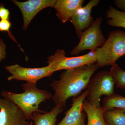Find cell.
Instances as JSON below:
<instances>
[{
  "instance_id": "6da1fadb",
  "label": "cell",
  "mask_w": 125,
  "mask_h": 125,
  "mask_svg": "<svg viewBox=\"0 0 125 125\" xmlns=\"http://www.w3.org/2000/svg\"><path fill=\"white\" fill-rule=\"evenodd\" d=\"M98 67L97 64H92L66 70L62 73L60 79L50 84L55 92L52 98L55 106L65 108L70 98L79 96L87 88L91 77Z\"/></svg>"
},
{
  "instance_id": "7a4b0ae2",
  "label": "cell",
  "mask_w": 125,
  "mask_h": 125,
  "mask_svg": "<svg viewBox=\"0 0 125 125\" xmlns=\"http://www.w3.org/2000/svg\"><path fill=\"white\" fill-rule=\"evenodd\" d=\"M21 86L24 91L22 93L3 90L1 95L14 103L22 111L27 120H32V114L34 112L45 113L39 109V105L52 97L51 93L46 90L39 89L34 84L27 83Z\"/></svg>"
},
{
  "instance_id": "3957f363",
  "label": "cell",
  "mask_w": 125,
  "mask_h": 125,
  "mask_svg": "<svg viewBox=\"0 0 125 125\" xmlns=\"http://www.w3.org/2000/svg\"><path fill=\"white\" fill-rule=\"evenodd\" d=\"M96 64L98 67L112 66L125 55V32L111 31L104 44L96 51Z\"/></svg>"
},
{
  "instance_id": "277c9868",
  "label": "cell",
  "mask_w": 125,
  "mask_h": 125,
  "mask_svg": "<svg viewBox=\"0 0 125 125\" xmlns=\"http://www.w3.org/2000/svg\"><path fill=\"white\" fill-rule=\"evenodd\" d=\"M115 82L109 71H102L90 80L88 85L87 99L92 105L101 107V97L114 93Z\"/></svg>"
},
{
  "instance_id": "5b68a950",
  "label": "cell",
  "mask_w": 125,
  "mask_h": 125,
  "mask_svg": "<svg viewBox=\"0 0 125 125\" xmlns=\"http://www.w3.org/2000/svg\"><path fill=\"white\" fill-rule=\"evenodd\" d=\"M95 51L81 56L67 57L65 56L64 50L58 49L54 55L48 57L47 62L54 73L60 70L72 69L96 62Z\"/></svg>"
},
{
  "instance_id": "8992f818",
  "label": "cell",
  "mask_w": 125,
  "mask_h": 125,
  "mask_svg": "<svg viewBox=\"0 0 125 125\" xmlns=\"http://www.w3.org/2000/svg\"><path fill=\"white\" fill-rule=\"evenodd\" d=\"M103 19L102 17L97 18L90 27L83 31L80 41L72 51L71 55H79L85 50L95 51L105 43L106 40L101 29Z\"/></svg>"
},
{
  "instance_id": "52a82bcc",
  "label": "cell",
  "mask_w": 125,
  "mask_h": 125,
  "mask_svg": "<svg viewBox=\"0 0 125 125\" xmlns=\"http://www.w3.org/2000/svg\"><path fill=\"white\" fill-rule=\"evenodd\" d=\"M5 67L12 75L7 78L8 80L25 81L34 84L41 79L51 76L54 73L48 65L40 68H31L22 67L16 64Z\"/></svg>"
},
{
  "instance_id": "ba28073f",
  "label": "cell",
  "mask_w": 125,
  "mask_h": 125,
  "mask_svg": "<svg viewBox=\"0 0 125 125\" xmlns=\"http://www.w3.org/2000/svg\"><path fill=\"white\" fill-rule=\"evenodd\" d=\"M22 111L9 99L0 98V125H28Z\"/></svg>"
},
{
  "instance_id": "9c48e42d",
  "label": "cell",
  "mask_w": 125,
  "mask_h": 125,
  "mask_svg": "<svg viewBox=\"0 0 125 125\" xmlns=\"http://www.w3.org/2000/svg\"><path fill=\"white\" fill-rule=\"evenodd\" d=\"M22 12L23 18V29L27 30L31 21L39 12L47 7H54L56 0H29L20 2L11 0Z\"/></svg>"
},
{
  "instance_id": "30bf717a",
  "label": "cell",
  "mask_w": 125,
  "mask_h": 125,
  "mask_svg": "<svg viewBox=\"0 0 125 125\" xmlns=\"http://www.w3.org/2000/svg\"><path fill=\"white\" fill-rule=\"evenodd\" d=\"M88 91L73 97L71 108L65 113V116L62 120L56 125H85L86 115L83 109V103L88 94Z\"/></svg>"
},
{
  "instance_id": "8fae6325",
  "label": "cell",
  "mask_w": 125,
  "mask_h": 125,
  "mask_svg": "<svg viewBox=\"0 0 125 125\" xmlns=\"http://www.w3.org/2000/svg\"><path fill=\"white\" fill-rule=\"evenodd\" d=\"M99 2V0H91L86 5L80 9L70 20L79 39L83 31L90 27L94 22L92 16V9L97 6Z\"/></svg>"
},
{
  "instance_id": "7c38bea8",
  "label": "cell",
  "mask_w": 125,
  "mask_h": 125,
  "mask_svg": "<svg viewBox=\"0 0 125 125\" xmlns=\"http://www.w3.org/2000/svg\"><path fill=\"white\" fill-rule=\"evenodd\" d=\"M84 0H57L54 6L57 17L62 23L66 22L82 7Z\"/></svg>"
},
{
  "instance_id": "4fadbf2b",
  "label": "cell",
  "mask_w": 125,
  "mask_h": 125,
  "mask_svg": "<svg viewBox=\"0 0 125 125\" xmlns=\"http://www.w3.org/2000/svg\"><path fill=\"white\" fill-rule=\"evenodd\" d=\"M83 107L88 118L87 125H107L104 117V114L106 110L104 107H96L85 99L83 102Z\"/></svg>"
},
{
  "instance_id": "5bb4252c",
  "label": "cell",
  "mask_w": 125,
  "mask_h": 125,
  "mask_svg": "<svg viewBox=\"0 0 125 125\" xmlns=\"http://www.w3.org/2000/svg\"><path fill=\"white\" fill-rule=\"evenodd\" d=\"M64 108L60 106L53 107L49 112L42 114L34 112L32 114V120L35 125H56L57 117L62 113Z\"/></svg>"
},
{
  "instance_id": "9a60e30c",
  "label": "cell",
  "mask_w": 125,
  "mask_h": 125,
  "mask_svg": "<svg viewBox=\"0 0 125 125\" xmlns=\"http://www.w3.org/2000/svg\"><path fill=\"white\" fill-rule=\"evenodd\" d=\"M104 117L107 125H125V109L120 108L106 109Z\"/></svg>"
},
{
  "instance_id": "2e32d148",
  "label": "cell",
  "mask_w": 125,
  "mask_h": 125,
  "mask_svg": "<svg viewBox=\"0 0 125 125\" xmlns=\"http://www.w3.org/2000/svg\"><path fill=\"white\" fill-rule=\"evenodd\" d=\"M106 17L109 19L107 24L113 27L125 28V12L117 10L111 6L107 11Z\"/></svg>"
},
{
  "instance_id": "e0dca14e",
  "label": "cell",
  "mask_w": 125,
  "mask_h": 125,
  "mask_svg": "<svg viewBox=\"0 0 125 125\" xmlns=\"http://www.w3.org/2000/svg\"><path fill=\"white\" fill-rule=\"evenodd\" d=\"M103 106L106 109L120 108L125 109V97L117 94L113 93L106 96L103 102Z\"/></svg>"
},
{
  "instance_id": "ac0fdd59",
  "label": "cell",
  "mask_w": 125,
  "mask_h": 125,
  "mask_svg": "<svg viewBox=\"0 0 125 125\" xmlns=\"http://www.w3.org/2000/svg\"><path fill=\"white\" fill-rule=\"evenodd\" d=\"M117 88L125 89V71L116 63L112 66L109 71Z\"/></svg>"
},
{
  "instance_id": "d6986e66",
  "label": "cell",
  "mask_w": 125,
  "mask_h": 125,
  "mask_svg": "<svg viewBox=\"0 0 125 125\" xmlns=\"http://www.w3.org/2000/svg\"><path fill=\"white\" fill-rule=\"evenodd\" d=\"M11 26V24L10 20H1L0 21V31L1 32H7L10 37L16 43L18 46L20 48L21 51L24 52V51L22 49L20 45L18 44L14 36L10 31V29Z\"/></svg>"
},
{
  "instance_id": "ffe728a7",
  "label": "cell",
  "mask_w": 125,
  "mask_h": 125,
  "mask_svg": "<svg viewBox=\"0 0 125 125\" xmlns=\"http://www.w3.org/2000/svg\"><path fill=\"white\" fill-rule=\"evenodd\" d=\"M10 15L9 10L5 7L4 4L1 3L0 5V19L1 20H10Z\"/></svg>"
},
{
  "instance_id": "44dd1931",
  "label": "cell",
  "mask_w": 125,
  "mask_h": 125,
  "mask_svg": "<svg viewBox=\"0 0 125 125\" xmlns=\"http://www.w3.org/2000/svg\"><path fill=\"white\" fill-rule=\"evenodd\" d=\"M6 45L2 39H0V62L6 57Z\"/></svg>"
},
{
  "instance_id": "7402d4cb",
  "label": "cell",
  "mask_w": 125,
  "mask_h": 125,
  "mask_svg": "<svg viewBox=\"0 0 125 125\" xmlns=\"http://www.w3.org/2000/svg\"><path fill=\"white\" fill-rule=\"evenodd\" d=\"M114 3L121 11L125 12V0H115Z\"/></svg>"
},
{
  "instance_id": "603a6c76",
  "label": "cell",
  "mask_w": 125,
  "mask_h": 125,
  "mask_svg": "<svg viewBox=\"0 0 125 125\" xmlns=\"http://www.w3.org/2000/svg\"><path fill=\"white\" fill-rule=\"evenodd\" d=\"M28 125H33V122H31L30 123H29Z\"/></svg>"
}]
</instances>
